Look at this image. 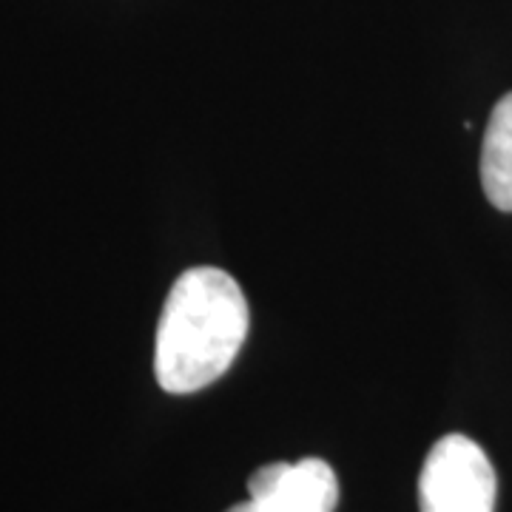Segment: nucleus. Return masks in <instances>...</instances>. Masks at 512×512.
I'll use <instances>...</instances> for the list:
<instances>
[{"mask_svg":"<svg viewBox=\"0 0 512 512\" xmlns=\"http://www.w3.org/2000/svg\"><path fill=\"white\" fill-rule=\"evenodd\" d=\"M251 313L237 279L220 268H188L165 299L154 376L165 393L185 396L214 384L234 365Z\"/></svg>","mask_w":512,"mask_h":512,"instance_id":"1","label":"nucleus"},{"mask_svg":"<svg viewBox=\"0 0 512 512\" xmlns=\"http://www.w3.org/2000/svg\"><path fill=\"white\" fill-rule=\"evenodd\" d=\"M495 470L487 453L467 436H444L424 458L419 512H493Z\"/></svg>","mask_w":512,"mask_h":512,"instance_id":"2","label":"nucleus"},{"mask_svg":"<svg viewBox=\"0 0 512 512\" xmlns=\"http://www.w3.org/2000/svg\"><path fill=\"white\" fill-rule=\"evenodd\" d=\"M248 495L268 512H336L339 481L322 458L274 461L248 478Z\"/></svg>","mask_w":512,"mask_h":512,"instance_id":"3","label":"nucleus"},{"mask_svg":"<svg viewBox=\"0 0 512 512\" xmlns=\"http://www.w3.org/2000/svg\"><path fill=\"white\" fill-rule=\"evenodd\" d=\"M481 185L498 211L512 214V92L495 103L484 131Z\"/></svg>","mask_w":512,"mask_h":512,"instance_id":"4","label":"nucleus"},{"mask_svg":"<svg viewBox=\"0 0 512 512\" xmlns=\"http://www.w3.org/2000/svg\"><path fill=\"white\" fill-rule=\"evenodd\" d=\"M225 512H268V510H265V507H259L256 501H251V498H248V501H242V504H234L231 510H225Z\"/></svg>","mask_w":512,"mask_h":512,"instance_id":"5","label":"nucleus"}]
</instances>
